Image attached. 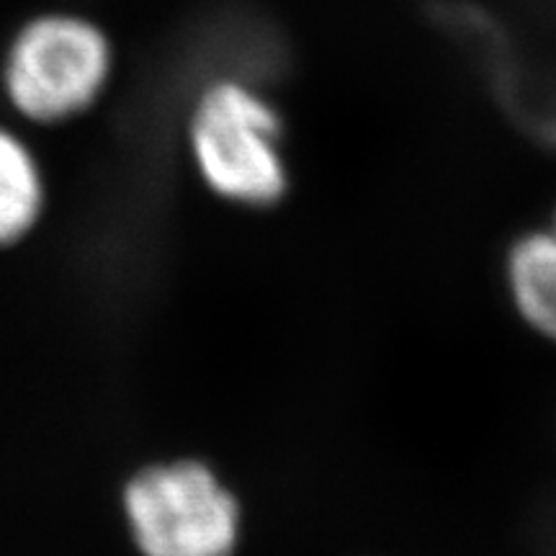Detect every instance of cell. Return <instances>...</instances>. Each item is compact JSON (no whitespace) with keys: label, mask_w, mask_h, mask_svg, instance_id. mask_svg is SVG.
<instances>
[{"label":"cell","mask_w":556,"mask_h":556,"mask_svg":"<svg viewBox=\"0 0 556 556\" xmlns=\"http://www.w3.org/2000/svg\"><path fill=\"white\" fill-rule=\"evenodd\" d=\"M124 510L144 556H232L238 548L240 503L206 464L142 469L127 484Z\"/></svg>","instance_id":"1"},{"label":"cell","mask_w":556,"mask_h":556,"mask_svg":"<svg viewBox=\"0 0 556 556\" xmlns=\"http://www.w3.org/2000/svg\"><path fill=\"white\" fill-rule=\"evenodd\" d=\"M193 152L206 184L245 206H270L287 193L276 114L235 83L212 88L193 116Z\"/></svg>","instance_id":"2"},{"label":"cell","mask_w":556,"mask_h":556,"mask_svg":"<svg viewBox=\"0 0 556 556\" xmlns=\"http://www.w3.org/2000/svg\"><path fill=\"white\" fill-rule=\"evenodd\" d=\"M109 73V45L80 18H39L21 34L9 60L16 106L39 122H58L93 103Z\"/></svg>","instance_id":"3"},{"label":"cell","mask_w":556,"mask_h":556,"mask_svg":"<svg viewBox=\"0 0 556 556\" xmlns=\"http://www.w3.org/2000/svg\"><path fill=\"white\" fill-rule=\"evenodd\" d=\"M505 278L523 323L556 343V235L552 227L513 242L507 250Z\"/></svg>","instance_id":"4"},{"label":"cell","mask_w":556,"mask_h":556,"mask_svg":"<svg viewBox=\"0 0 556 556\" xmlns=\"http://www.w3.org/2000/svg\"><path fill=\"white\" fill-rule=\"evenodd\" d=\"M41 212V178L18 139L0 131V242H16Z\"/></svg>","instance_id":"5"},{"label":"cell","mask_w":556,"mask_h":556,"mask_svg":"<svg viewBox=\"0 0 556 556\" xmlns=\"http://www.w3.org/2000/svg\"><path fill=\"white\" fill-rule=\"evenodd\" d=\"M552 232L556 235V214H554V225H552Z\"/></svg>","instance_id":"6"}]
</instances>
